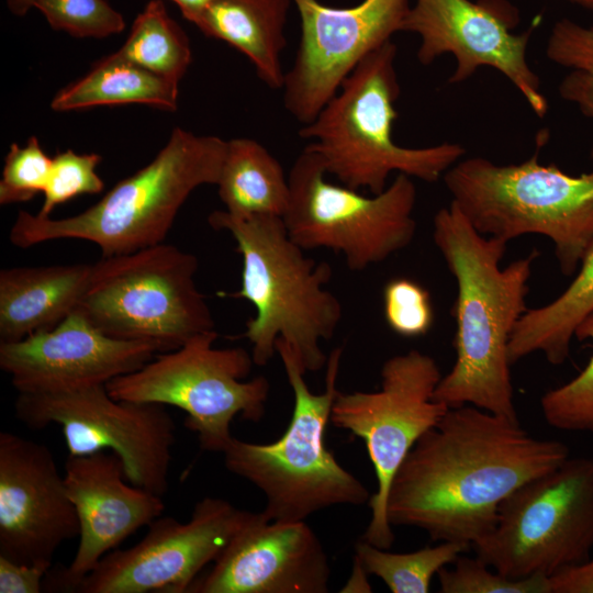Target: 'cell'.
Masks as SVG:
<instances>
[{"label":"cell","instance_id":"1","mask_svg":"<svg viewBox=\"0 0 593 593\" xmlns=\"http://www.w3.org/2000/svg\"><path fill=\"white\" fill-rule=\"evenodd\" d=\"M568 457L566 444L534 437L518 419L473 405L448 409L396 471L388 519L433 541L472 545L493 529L506 496Z\"/></svg>","mask_w":593,"mask_h":593},{"label":"cell","instance_id":"2","mask_svg":"<svg viewBox=\"0 0 593 593\" xmlns=\"http://www.w3.org/2000/svg\"><path fill=\"white\" fill-rule=\"evenodd\" d=\"M433 226L434 243L458 290L456 361L439 380L433 399L449 409L473 405L518 419L508 342L527 311L528 280L539 253L533 250L501 268L507 242L480 234L452 202L435 214Z\"/></svg>","mask_w":593,"mask_h":593},{"label":"cell","instance_id":"3","mask_svg":"<svg viewBox=\"0 0 593 593\" xmlns=\"http://www.w3.org/2000/svg\"><path fill=\"white\" fill-rule=\"evenodd\" d=\"M208 222L215 231L231 234L242 257L240 287L228 295L256 309L240 335L251 345L255 365L266 366L272 359L280 337L305 372L326 366L321 342L334 336L343 318L339 299L325 289L333 275L331 265L305 256L281 216H235L215 210Z\"/></svg>","mask_w":593,"mask_h":593},{"label":"cell","instance_id":"4","mask_svg":"<svg viewBox=\"0 0 593 593\" xmlns=\"http://www.w3.org/2000/svg\"><path fill=\"white\" fill-rule=\"evenodd\" d=\"M227 141L175 127L155 158L119 181L83 212L63 219L20 211L11 226L12 245L29 248L57 239H81L102 257L164 243L182 204L203 184L219 181Z\"/></svg>","mask_w":593,"mask_h":593},{"label":"cell","instance_id":"5","mask_svg":"<svg viewBox=\"0 0 593 593\" xmlns=\"http://www.w3.org/2000/svg\"><path fill=\"white\" fill-rule=\"evenodd\" d=\"M287 380L293 393V410L283 435L270 444H256L233 436L222 452L225 468L265 495L262 514L269 521H305L336 505H363L370 493L346 470L325 445V432L338 393L336 388L343 348L327 356L325 389L313 393L290 345L276 342Z\"/></svg>","mask_w":593,"mask_h":593},{"label":"cell","instance_id":"6","mask_svg":"<svg viewBox=\"0 0 593 593\" xmlns=\"http://www.w3.org/2000/svg\"><path fill=\"white\" fill-rule=\"evenodd\" d=\"M396 53L390 41L369 54L299 131L300 137L310 141L304 148L320 157L327 175L372 194L388 187L394 171L436 182L466 153L456 143L410 148L393 141L394 104L401 92Z\"/></svg>","mask_w":593,"mask_h":593},{"label":"cell","instance_id":"7","mask_svg":"<svg viewBox=\"0 0 593 593\" xmlns=\"http://www.w3.org/2000/svg\"><path fill=\"white\" fill-rule=\"evenodd\" d=\"M443 179L451 202L480 234L505 242L544 235L563 275L579 268L593 244V170L571 176L540 165L536 150L519 164L460 159Z\"/></svg>","mask_w":593,"mask_h":593},{"label":"cell","instance_id":"8","mask_svg":"<svg viewBox=\"0 0 593 593\" xmlns=\"http://www.w3.org/2000/svg\"><path fill=\"white\" fill-rule=\"evenodd\" d=\"M198 258L160 243L92 264L79 310L102 333L152 344L158 353L180 348L215 331L194 276Z\"/></svg>","mask_w":593,"mask_h":593},{"label":"cell","instance_id":"9","mask_svg":"<svg viewBox=\"0 0 593 593\" xmlns=\"http://www.w3.org/2000/svg\"><path fill=\"white\" fill-rule=\"evenodd\" d=\"M217 336L216 331L206 332L176 350L156 354L138 370L109 381V394L182 410L200 448L222 454L233 438L236 416L262 419L270 383L265 376L246 380L256 366L251 354L243 347H213Z\"/></svg>","mask_w":593,"mask_h":593},{"label":"cell","instance_id":"10","mask_svg":"<svg viewBox=\"0 0 593 593\" xmlns=\"http://www.w3.org/2000/svg\"><path fill=\"white\" fill-rule=\"evenodd\" d=\"M475 557L513 579L553 574L588 561L593 549V458L568 457L525 482L499 506Z\"/></svg>","mask_w":593,"mask_h":593},{"label":"cell","instance_id":"11","mask_svg":"<svg viewBox=\"0 0 593 593\" xmlns=\"http://www.w3.org/2000/svg\"><path fill=\"white\" fill-rule=\"evenodd\" d=\"M326 176L320 157L305 148L288 175L290 200L282 219L300 247L332 249L350 270L362 271L411 244L416 187L410 176L398 174L372 197L335 184Z\"/></svg>","mask_w":593,"mask_h":593},{"label":"cell","instance_id":"12","mask_svg":"<svg viewBox=\"0 0 593 593\" xmlns=\"http://www.w3.org/2000/svg\"><path fill=\"white\" fill-rule=\"evenodd\" d=\"M380 376L377 391H338L331 422L366 444L377 490L368 502L371 517L362 539L389 550L395 538L387 513L392 480L417 440L449 407L433 399L443 376L427 354L412 349L392 356L382 365Z\"/></svg>","mask_w":593,"mask_h":593},{"label":"cell","instance_id":"13","mask_svg":"<svg viewBox=\"0 0 593 593\" xmlns=\"http://www.w3.org/2000/svg\"><path fill=\"white\" fill-rule=\"evenodd\" d=\"M16 418L32 429L58 424L69 456L115 452L128 483L164 496L176 441L166 405L113 399L105 384L19 393Z\"/></svg>","mask_w":593,"mask_h":593},{"label":"cell","instance_id":"14","mask_svg":"<svg viewBox=\"0 0 593 593\" xmlns=\"http://www.w3.org/2000/svg\"><path fill=\"white\" fill-rule=\"evenodd\" d=\"M254 515L227 500L203 497L187 523L159 516L136 545L107 553L72 592L188 593Z\"/></svg>","mask_w":593,"mask_h":593},{"label":"cell","instance_id":"15","mask_svg":"<svg viewBox=\"0 0 593 593\" xmlns=\"http://www.w3.org/2000/svg\"><path fill=\"white\" fill-rule=\"evenodd\" d=\"M518 21V11L505 0H414L401 32L419 36L417 59L424 66L444 54L455 57L449 83L469 79L480 67L494 68L514 85L534 113L544 118L548 101L526 56L539 16L523 33L514 34Z\"/></svg>","mask_w":593,"mask_h":593},{"label":"cell","instance_id":"16","mask_svg":"<svg viewBox=\"0 0 593 593\" xmlns=\"http://www.w3.org/2000/svg\"><path fill=\"white\" fill-rule=\"evenodd\" d=\"M301 21L294 61L284 75L283 103L300 123L312 122L369 54L401 32L410 0H362L348 8L292 0Z\"/></svg>","mask_w":593,"mask_h":593},{"label":"cell","instance_id":"17","mask_svg":"<svg viewBox=\"0 0 593 593\" xmlns=\"http://www.w3.org/2000/svg\"><path fill=\"white\" fill-rule=\"evenodd\" d=\"M76 510L49 448L0 433V556L48 573L60 545L79 536Z\"/></svg>","mask_w":593,"mask_h":593},{"label":"cell","instance_id":"18","mask_svg":"<svg viewBox=\"0 0 593 593\" xmlns=\"http://www.w3.org/2000/svg\"><path fill=\"white\" fill-rule=\"evenodd\" d=\"M156 354L152 344L102 333L76 310L51 329L0 342V368L19 393L58 392L107 384Z\"/></svg>","mask_w":593,"mask_h":593},{"label":"cell","instance_id":"19","mask_svg":"<svg viewBox=\"0 0 593 593\" xmlns=\"http://www.w3.org/2000/svg\"><path fill=\"white\" fill-rule=\"evenodd\" d=\"M331 575L325 548L305 521H269L260 512L188 593H326Z\"/></svg>","mask_w":593,"mask_h":593},{"label":"cell","instance_id":"20","mask_svg":"<svg viewBox=\"0 0 593 593\" xmlns=\"http://www.w3.org/2000/svg\"><path fill=\"white\" fill-rule=\"evenodd\" d=\"M124 480L115 452L68 455L64 481L79 521V545L70 564L49 579L53 591L72 592L107 553L163 515V496Z\"/></svg>","mask_w":593,"mask_h":593},{"label":"cell","instance_id":"21","mask_svg":"<svg viewBox=\"0 0 593 593\" xmlns=\"http://www.w3.org/2000/svg\"><path fill=\"white\" fill-rule=\"evenodd\" d=\"M92 264L12 267L0 271V342L55 327L76 311Z\"/></svg>","mask_w":593,"mask_h":593},{"label":"cell","instance_id":"22","mask_svg":"<svg viewBox=\"0 0 593 593\" xmlns=\"http://www.w3.org/2000/svg\"><path fill=\"white\" fill-rule=\"evenodd\" d=\"M292 0H213L193 24L208 37L244 54L271 89L284 82L281 54Z\"/></svg>","mask_w":593,"mask_h":593},{"label":"cell","instance_id":"23","mask_svg":"<svg viewBox=\"0 0 593 593\" xmlns=\"http://www.w3.org/2000/svg\"><path fill=\"white\" fill-rule=\"evenodd\" d=\"M179 85L121 57L116 52L97 60L90 70L59 89L51 101L56 112L100 105L146 104L175 111Z\"/></svg>","mask_w":593,"mask_h":593},{"label":"cell","instance_id":"24","mask_svg":"<svg viewBox=\"0 0 593 593\" xmlns=\"http://www.w3.org/2000/svg\"><path fill=\"white\" fill-rule=\"evenodd\" d=\"M592 312L593 244L568 288L552 302L527 310L519 318L508 342L511 365L534 353L561 365L570 354L575 328Z\"/></svg>","mask_w":593,"mask_h":593},{"label":"cell","instance_id":"25","mask_svg":"<svg viewBox=\"0 0 593 593\" xmlns=\"http://www.w3.org/2000/svg\"><path fill=\"white\" fill-rule=\"evenodd\" d=\"M216 186L225 211L235 216L283 217L289 205V179L281 164L248 137L227 141Z\"/></svg>","mask_w":593,"mask_h":593},{"label":"cell","instance_id":"26","mask_svg":"<svg viewBox=\"0 0 593 593\" xmlns=\"http://www.w3.org/2000/svg\"><path fill=\"white\" fill-rule=\"evenodd\" d=\"M116 53L177 85L192 61L190 40L163 0H149L145 4Z\"/></svg>","mask_w":593,"mask_h":593},{"label":"cell","instance_id":"27","mask_svg":"<svg viewBox=\"0 0 593 593\" xmlns=\"http://www.w3.org/2000/svg\"><path fill=\"white\" fill-rule=\"evenodd\" d=\"M471 545L440 541L411 552H390L363 539L355 545V558L368 574L379 578L392 593H426L440 569L454 563Z\"/></svg>","mask_w":593,"mask_h":593},{"label":"cell","instance_id":"28","mask_svg":"<svg viewBox=\"0 0 593 593\" xmlns=\"http://www.w3.org/2000/svg\"><path fill=\"white\" fill-rule=\"evenodd\" d=\"M574 337L593 343V312L578 325ZM540 407L546 422L555 428L593 433V354L577 377L542 395Z\"/></svg>","mask_w":593,"mask_h":593},{"label":"cell","instance_id":"29","mask_svg":"<svg viewBox=\"0 0 593 593\" xmlns=\"http://www.w3.org/2000/svg\"><path fill=\"white\" fill-rule=\"evenodd\" d=\"M48 25L77 38H105L125 29L123 15L108 0H38Z\"/></svg>","mask_w":593,"mask_h":593},{"label":"cell","instance_id":"30","mask_svg":"<svg viewBox=\"0 0 593 593\" xmlns=\"http://www.w3.org/2000/svg\"><path fill=\"white\" fill-rule=\"evenodd\" d=\"M437 575L441 593H551L548 577L508 578L477 557L460 555L452 568L444 567Z\"/></svg>","mask_w":593,"mask_h":593},{"label":"cell","instance_id":"31","mask_svg":"<svg viewBox=\"0 0 593 593\" xmlns=\"http://www.w3.org/2000/svg\"><path fill=\"white\" fill-rule=\"evenodd\" d=\"M102 157L97 153L78 154L71 149L57 153L52 167L40 216L47 217L54 209L81 194H97L104 182L97 174Z\"/></svg>","mask_w":593,"mask_h":593},{"label":"cell","instance_id":"32","mask_svg":"<svg viewBox=\"0 0 593 593\" xmlns=\"http://www.w3.org/2000/svg\"><path fill=\"white\" fill-rule=\"evenodd\" d=\"M52 158L35 136L24 146L10 145L0 180V204L26 202L43 192L49 176Z\"/></svg>","mask_w":593,"mask_h":593},{"label":"cell","instance_id":"33","mask_svg":"<svg viewBox=\"0 0 593 593\" xmlns=\"http://www.w3.org/2000/svg\"><path fill=\"white\" fill-rule=\"evenodd\" d=\"M383 314L388 326L403 337L425 335L434 313L428 291L409 278H394L383 289Z\"/></svg>","mask_w":593,"mask_h":593},{"label":"cell","instance_id":"34","mask_svg":"<svg viewBox=\"0 0 593 593\" xmlns=\"http://www.w3.org/2000/svg\"><path fill=\"white\" fill-rule=\"evenodd\" d=\"M546 54L552 63L569 68H593V26L569 19L555 23L548 37Z\"/></svg>","mask_w":593,"mask_h":593},{"label":"cell","instance_id":"35","mask_svg":"<svg viewBox=\"0 0 593 593\" xmlns=\"http://www.w3.org/2000/svg\"><path fill=\"white\" fill-rule=\"evenodd\" d=\"M46 571L0 556V593H40Z\"/></svg>","mask_w":593,"mask_h":593},{"label":"cell","instance_id":"36","mask_svg":"<svg viewBox=\"0 0 593 593\" xmlns=\"http://www.w3.org/2000/svg\"><path fill=\"white\" fill-rule=\"evenodd\" d=\"M559 96L593 121V68L575 69L560 81ZM593 158V145L590 153Z\"/></svg>","mask_w":593,"mask_h":593},{"label":"cell","instance_id":"37","mask_svg":"<svg viewBox=\"0 0 593 593\" xmlns=\"http://www.w3.org/2000/svg\"><path fill=\"white\" fill-rule=\"evenodd\" d=\"M551 593H593V558L549 578Z\"/></svg>","mask_w":593,"mask_h":593},{"label":"cell","instance_id":"38","mask_svg":"<svg viewBox=\"0 0 593 593\" xmlns=\"http://www.w3.org/2000/svg\"><path fill=\"white\" fill-rule=\"evenodd\" d=\"M368 572L361 563L354 557L353 572L342 592H372L367 579Z\"/></svg>","mask_w":593,"mask_h":593},{"label":"cell","instance_id":"39","mask_svg":"<svg viewBox=\"0 0 593 593\" xmlns=\"http://www.w3.org/2000/svg\"><path fill=\"white\" fill-rule=\"evenodd\" d=\"M181 11L182 16L193 23L213 0H170Z\"/></svg>","mask_w":593,"mask_h":593},{"label":"cell","instance_id":"40","mask_svg":"<svg viewBox=\"0 0 593 593\" xmlns=\"http://www.w3.org/2000/svg\"><path fill=\"white\" fill-rule=\"evenodd\" d=\"M38 0H5L10 12L16 16H24L31 9H35Z\"/></svg>","mask_w":593,"mask_h":593},{"label":"cell","instance_id":"41","mask_svg":"<svg viewBox=\"0 0 593 593\" xmlns=\"http://www.w3.org/2000/svg\"><path fill=\"white\" fill-rule=\"evenodd\" d=\"M568 1L593 12V0H568Z\"/></svg>","mask_w":593,"mask_h":593}]
</instances>
